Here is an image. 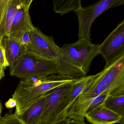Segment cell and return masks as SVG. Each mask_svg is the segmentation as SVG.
I'll list each match as a JSON object with an SVG mask.
<instances>
[{"label":"cell","mask_w":124,"mask_h":124,"mask_svg":"<svg viewBox=\"0 0 124 124\" xmlns=\"http://www.w3.org/2000/svg\"><path fill=\"white\" fill-rule=\"evenodd\" d=\"M45 96L30 107L20 116H18L24 124H38L43 111Z\"/></svg>","instance_id":"5bb4252c"},{"label":"cell","mask_w":124,"mask_h":124,"mask_svg":"<svg viewBox=\"0 0 124 124\" xmlns=\"http://www.w3.org/2000/svg\"><path fill=\"white\" fill-rule=\"evenodd\" d=\"M10 67L11 76L22 79L48 77L58 73V60L49 59L27 50Z\"/></svg>","instance_id":"3957f363"},{"label":"cell","mask_w":124,"mask_h":124,"mask_svg":"<svg viewBox=\"0 0 124 124\" xmlns=\"http://www.w3.org/2000/svg\"><path fill=\"white\" fill-rule=\"evenodd\" d=\"M0 41L9 66L27 50L17 39L11 35L3 36L0 39Z\"/></svg>","instance_id":"7c38bea8"},{"label":"cell","mask_w":124,"mask_h":124,"mask_svg":"<svg viewBox=\"0 0 124 124\" xmlns=\"http://www.w3.org/2000/svg\"><path fill=\"white\" fill-rule=\"evenodd\" d=\"M20 0H0V39L10 34L11 23Z\"/></svg>","instance_id":"8fae6325"},{"label":"cell","mask_w":124,"mask_h":124,"mask_svg":"<svg viewBox=\"0 0 124 124\" xmlns=\"http://www.w3.org/2000/svg\"><path fill=\"white\" fill-rule=\"evenodd\" d=\"M108 96L109 95L108 93H104L95 97L88 107L86 113L90 112L94 109L104 104L105 100Z\"/></svg>","instance_id":"ac0fdd59"},{"label":"cell","mask_w":124,"mask_h":124,"mask_svg":"<svg viewBox=\"0 0 124 124\" xmlns=\"http://www.w3.org/2000/svg\"><path fill=\"white\" fill-rule=\"evenodd\" d=\"M2 106L1 104V102L0 101V120L2 118L1 116V113H2Z\"/></svg>","instance_id":"d4e9b609"},{"label":"cell","mask_w":124,"mask_h":124,"mask_svg":"<svg viewBox=\"0 0 124 124\" xmlns=\"http://www.w3.org/2000/svg\"><path fill=\"white\" fill-rule=\"evenodd\" d=\"M98 52L106 61L103 69H107L124 56V20L107 36L101 45Z\"/></svg>","instance_id":"52a82bcc"},{"label":"cell","mask_w":124,"mask_h":124,"mask_svg":"<svg viewBox=\"0 0 124 124\" xmlns=\"http://www.w3.org/2000/svg\"><path fill=\"white\" fill-rule=\"evenodd\" d=\"M32 2L33 0H20L13 18L9 34L30 31L34 28L29 14L30 8Z\"/></svg>","instance_id":"9c48e42d"},{"label":"cell","mask_w":124,"mask_h":124,"mask_svg":"<svg viewBox=\"0 0 124 124\" xmlns=\"http://www.w3.org/2000/svg\"><path fill=\"white\" fill-rule=\"evenodd\" d=\"M124 4V0H101L75 12L79 22L78 40H90L91 30L96 19L106 11Z\"/></svg>","instance_id":"8992f818"},{"label":"cell","mask_w":124,"mask_h":124,"mask_svg":"<svg viewBox=\"0 0 124 124\" xmlns=\"http://www.w3.org/2000/svg\"><path fill=\"white\" fill-rule=\"evenodd\" d=\"M11 35L16 37L20 43L24 46L27 50H28L31 42V34L30 31H25Z\"/></svg>","instance_id":"e0dca14e"},{"label":"cell","mask_w":124,"mask_h":124,"mask_svg":"<svg viewBox=\"0 0 124 124\" xmlns=\"http://www.w3.org/2000/svg\"><path fill=\"white\" fill-rule=\"evenodd\" d=\"M68 124H86L85 122H81L78 120L71 119L69 118Z\"/></svg>","instance_id":"603a6c76"},{"label":"cell","mask_w":124,"mask_h":124,"mask_svg":"<svg viewBox=\"0 0 124 124\" xmlns=\"http://www.w3.org/2000/svg\"><path fill=\"white\" fill-rule=\"evenodd\" d=\"M107 69L108 68L103 69L102 71L96 74L78 78L72 83L67 111L80 93L102 77L106 72Z\"/></svg>","instance_id":"4fadbf2b"},{"label":"cell","mask_w":124,"mask_h":124,"mask_svg":"<svg viewBox=\"0 0 124 124\" xmlns=\"http://www.w3.org/2000/svg\"><path fill=\"white\" fill-rule=\"evenodd\" d=\"M9 66L5 55L4 49L0 41V67L6 68Z\"/></svg>","instance_id":"ffe728a7"},{"label":"cell","mask_w":124,"mask_h":124,"mask_svg":"<svg viewBox=\"0 0 124 124\" xmlns=\"http://www.w3.org/2000/svg\"><path fill=\"white\" fill-rule=\"evenodd\" d=\"M16 100L13 98H10L5 104L6 107L8 108H12L16 106Z\"/></svg>","instance_id":"44dd1931"},{"label":"cell","mask_w":124,"mask_h":124,"mask_svg":"<svg viewBox=\"0 0 124 124\" xmlns=\"http://www.w3.org/2000/svg\"><path fill=\"white\" fill-rule=\"evenodd\" d=\"M104 93L109 95L124 94V56L108 68L102 77L83 91L76 99H91Z\"/></svg>","instance_id":"277c9868"},{"label":"cell","mask_w":124,"mask_h":124,"mask_svg":"<svg viewBox=\"0 0 124 124\" xmlns=\"http://www.w3.org/2000/svg\"><path fill=\"white\" fill-rule=\"evenodd\" d=\"M68 121L69 118L68 117H64L51 124H68Z\"/></svg>","instance_id":"7402d4cb"},{"label":"cell","mask_w":124,"mask_h":124,"mask_svg":"<svg viewBox=\"0 0 124 124\" xmlns=\"http://www.w3.org/2000/svg\"><path fill=\"white\" fill-rule=\"evenodd\" d=\"M72 83L59 86L46 93L45 106L38 124H51L67 117Z\"/></svg>","instance_id":"5b68a950"},{"label":"cell","mask_w":124,"mask_h":124,"mask_svg":"<svg viewBox=\"0 0 124 124\" xmlns=\"http://www.w3.org/2000/svg\"><path fill=\"white\" fill-rule=\"evenodd\" d=\"M85 117L93 124H124V118L105 107L104 104L85 114Z\"/></svg>","instance_id":"30bf717a"},{"label":"cell","mask_w":124,"mask_h":124,"mask_svg":"<svg viewBox=\"0 0 124 124\" xmlns=\"http://www.w3.org/2000/svg\"><path fill=\"white\" fill-rule=\"evenodd\" d=\"M0 124H24L18 117L15 114L6 115L2 117Z\"/></svg>","instance_id":"d6986e66"},{"label":"cell","mask_w":124,"mask_h":124,"mask_svg":"<svg viewBox=\"0 0 124 124\" xmlns=\"http://www.w3.org/2000/svg\"><path fill=\"white\" fill-rule=\"evenodd\" d=\"M104 105L107 108L124 118V94L108 96Z\"/></svg>","instance_id":"2e32d148"},{"label":"cell","mask_w":124,"mask_h":124,"mask_svg":"<svg viewBox=\"0 0 124 124\" xmlns=\"http://www.w3.org/2000/svg\"><path fill=\"white\" fill-rule=\"evenodd\" d=\"M77 78L65 75H52L22 79L12 95L16 105L15 114L21 115L25 110L45 96L46 93L59 86L71 83Z\"/></svg>","instance_id":"7a4b0ae2"},{"label":"cell","mask_w":124,"mask_h":124,"mask_svg":"<svg viewBox=\"0 0 124 124\" xmlns=\"http://www.w3.org/2000/svg\"><path fill=\"white\" fill-rule=\"evenodd\" d=\"M98 46L84 39L63 45L61 47V55L58 59V75L75 78L86 76L93 59L99 55Z\"/></svg>","instance_id":"6da1fadb"},{"label":"cell","mask_w":124,"mask_h":124,"mask_svg":"<svg viewBox=\"0 0 124 124\" xmlns=\"http://www.w3.org/2000/svg\"><path fill=\"white\" fill-rule=\"evenodd\" d=\"M30 31L31 42L27 50L46 58L58 60L61 55V48L53 37L45 35L35 27Z\"/></svg>","instance_id":"ba28073f"},{"label":"cell","mask_w":124,"mask_h":124,"mask_svg":"<svg viewBox=\"0 0 124 124\" xmlns=\"http://www.w3.org/2000/svg\"><path fill=\"white\" fill-rule=\"evenodd\" d=\"M54 11L61 16L72 11L76 12L82 8L80 0H56L53 2Z\"/></svg>","instance_id":"9a60e30c"},{"label":"cell","mask_w":124,"mask_h":124,"mask_svg":"<svg viewBox=\"0 0 124 124\" xmlns=\"http://www.w3.org/2000/svg\"><path fill=\"white\" fill-rule=\"evenodd\" d=\"M6 68L0 67V81L5 76V70Z\"/></svg>","instance_id":"cb8c5ba5"}]
</instances>
